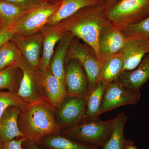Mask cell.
Here are the masks:
<instances>
[{
    "label": "cell",
    "mask_w": 149,
    "mask_h": 149,
    "mask_svg": "<svg viewBox=\"0 0 149 149\" xmlns=\"http://www.w3.org/2000/svg\"><path fill=\"white\" fill-rule=\"evenodd\" d=\"M107 9L105 4L85 8L54 25L61 32L71 33L86 43L97 59L100 35L108 22Z\"/></svg>",
    "instance_id": "obj_1"
},
{
    "label": "cell",
    "mask_w": 149,
    "mask_h": 149,
    "mask_svg": "<svg viewBox=\"0 0 149 149\" xmlns=\"http://www.w3.org/2000/svg\"><path fill=\"white\" fill-rule=\"evenodd\" d=\"M55 109L42 98L21 111L19 128L27 141L38 144L46 136L59 134L61 128L56 120Z\"/></svg>",
    "instance_id": "obj_2"
},
{
    "label": "cell",
    "mask_w": 149,
    "mask_h": 149,
    "mask_svg": "<svg viewBox=\"0 0 149 149\" xmlns=\"http://www.w3.org/2000/svg\"><path fill=\"white\" fill-rule=\"evenodd\" d=\"M108 21L121 29L149 16V0H118L107 9Z\"/></svg>",
    "instance_id": "obj_3"
},
{
    "label": "cell",
    "mask_w": 149,
    "mask_h": 149,
    "mask_svg": "<svg viewBox=\"0 0 149 149\" xmlns=\"http://www.w3.org/2000/svg\"><path fill=\"white\" fill-rule=\"evenodd\" d=\"M114 118L107 120H84L77 125L64 129L65 136L85 144L102 148L109 139Z\"/></svg>",
    "instance_id": "obj_4"
},
{
    "label": "cell",
    "mask_w": 149,
    "mask_h": 149,
    "mask_svg": "<svg viewBox=\"0 0 149 149\" xmlns=\"http://www.w3.org/2000/svg\"><path fill=\"white\" fill-rule=\"evenodd\" d=\"M61 0H55L29 10L10 29L14 34L34 35L40 32L48 20L58 10Z\"/></svg>",
    "instance_id": "obj_5"
},
{
    "label": "cell",
    "mask_w": 149,
    "mask_h": 149,
    "mask_svg": "<svg viewBox=\"0 0 149 149\" xmlns=\"http://www.w3.org/2000/svg\"><path fill=\"white\" fill-rule=\"evenodd\" d=\"M141 98L140 91L125 87L117 79L107 84L100 114L123 106L136 104L140 101Z\"/></svg>",
    "instance_id": "obj_6"
},
{
    "label": "cell",
    "mask_w": 149,
    "mask_h": 149,
    "mask_svg": "<svg viewBox=\"0 0 149 149\" xmlns=\"http://www.w3.org/2000/svg\"><path fill=\"white\" fill-rule=\"evenodd\" d=\"M72 59L77 60L83 67L88 78L90 90L98 81L100 65L96 56L93 55L89 47L74 37L69 47L66 63Z\"/></svg>",
    "instance_id": "obj_7"
},
{
    "label": "cell",
    "mask_w": 149,
    "mask_h": 149,
    "mask_svg": "<svg viewBox=\"0 0 149 149\" xmlns=\"http://www.w3.org/2000/svg\"><path fill=\"white\" fill-rule=\"evenodd\" d=\"M35 74L41 97L56 109L66 97L65 85L52 73L49 68L37 70Z\"/></svg>",
    "instance_id": "obj_8"
},
{
    "label": "cell",
    "mask_w": 149,
    "mask_h": 149,
    "mask_svg": "<svg viewBox=\"0 0 149 149\" xmlns=\"http://www.w3.org/2000/svg\"><path fill=\"white\" fill-rule=\"evenodd\" d=\"M129 41L120 29L108 22L99 38L97 60L100 67L108 57L123 49Z\"/></svg>",
    "instance_id": "obj_9"
},
{
    "label": "cell",
    "mask_w": 149,
    "mask_h": 149,
    "mask_svg": "<svg viewBox=\"0 0 149 149\" xmlns=\"http://www.w3.org/2000/svg\"><path fill=\"white\" fill-rule=\"evenodd\" d=\"M83 67L76 60H70L65 65V84L67 96L87 97L89 81Z\"/></svg>",
    "instance_id": "obj_10"
},
{
    "label": "cell",
    "mask_w": 149,
    "mask_h": 149,
    "mask_svg": "<svg viewBox=\"0 0 149 149\" xmlns=\"http://www.w3.org/2000/svg\"><path fill=\"white\" fill-rule=\"evenodd\" d=\"M86 97L67 96L58 108L59 124L64 129L73 127L83 120Z\"/></svg>",
    "instance_id": "obj_11"
},
{
    "label": "cell",
    "mask_w": 149,
    "mask_h": 149,
    "mask_svg": "<svg viewBox=\"0 0 149 149\" xmlns=\"http://www.w3.org/2000/svg\"><path fill=\"white\" fill-rule=\"evenodd\" d=\"M21 52L22 56L35 71L39 69L42 51L41 32L30 35L14 34L11 40Z\"/></svg>",
    "instance_id": "obj_12"
},
{
    "label": "cell",
    "mask_w": 149,
    "mask_h": 149,
    "mask_svg": "<svg viewBox=\"0 0 149 149\" xmlns=\"http://www.w3.org/2000/svg\"><path fill=\"white\" fill-rule=\"evenodd\" d=\"M16 65L22 72L19 87L17 93L24 101L28 104L38 101L42 98L36 79L35 71L23 56Z\"/></svg>",
    "instance_id": "obj_13"
},
{
    "label": "cell",
    "mask_w": 149,
    "mask_h": 149,
    "mask_svg": "<svg viewBox=\"0 0 149 149\" xmlns=\"http://www.w3.org/2000/svg\"><path fill=\"white\" fill-rule=\"evenodd\" d=\"M74 37L71 33L67 32L65 34L57 44L49 66L52 73L65 85L67 56Z\"/></svg>",
    "instance_id": "obj_14"
},
{
    "label": "cell",
    "mask_w": 149,
    "mask_h": 149,
    "mask_svg": "<svg viewBox=\"0 0 149 149\" xmlns=\"http://www.w3.org/2000/svg\"><path fill=\"white\" fill-rule=\"evenodd\" d=\"M40 32L42 37V51L38 69L45 70L49 68L55 47L65 33L55 25H46Z\"/></svg>",
    "instance_id": "obj_15"
},
{
    "label": "cell",
    "mask_w": 149,
    "mask_h": 149,
    "mask_svg": "<svg viewBox=\"0 0 149 149\" xmlns=\"http://www.w3.org/2000/svg\"><path fill=\"white\" fill-rule=\"evenodd\" d=\"M21 110L15 106H10L4 112L0 120V141H10L17 137H25L18 125L19 116Z\"/></svg>",
    "instance_id": "obj_16"
},
{
    "label": "cell",
    "mask_w": 149,
    "mask_h": 149,
    "mask_svg": "<svg viewBox=\"0 0 149 149\" xmlns=\"http://www.w3.org/2000/svg\"><path fill=\"white\" fill-rule=\"evenodd\" d=\"M123 52L124 58L123 72L133 70L141 63L144 56L149 53V42L138 39L129 40Z\"/></svg>",
    "instance_id": "obj_17"
},
{
    "label": "cell",
    "mask_w": 149,
    "mask_h": 149,
    "mask_svg": "<svg viewBox=\"0 0 149 149\" xmlns=\"http://www.w3.org/2000/svg\"><path fill=\"white\" fill-rule=\"evenodd\" d=\"M104 4V0H61L59 8L49 18L46 25L57 24L82 9Z\"/></svg>",
    "instance_id": "obj_18"
},
{
    "label": "cell",
    "mask_w": 149,
    "mask_h": 149,
    "mask_svg": "<svg viewBox=\"0 0 149 149\" xmlns=\"http://www.w3.org/2000/svg\"><path fill=\"white\" fill-rule=\"evenodd\" d=\"M149 79V53L144 56L141 63L130 71H123L118 80L127 88L140 91Z\"/></svg>",
    "instance_id": "obj_19"
},
{
    "label": "cell",
    "mask_w": 149,
    "mask_h": 149,
    "mask_svg": "<svg viewBox=\"0 0 149 149\" xmlns=\"http://www.w3.org/2000/svg\"><path fill=\"white\" fill-rule=\"evenodd\" d=\"M124 65L123 49L110 56L100 66L98 81L107 84L117 80L123 72Z\"/></svg>",
    "instance_id": "obj_20"
},
{
    "label": "cell",
    "mask_w": 149,
    "mask_h": 149,
    "mask_svg": "<svg viewBox=\"0 0 149 149\" xmlns=\"http://www.w3.org/2000/svg\"><path fill=\"white\" fill-rule=\"evenodd\" d=\"M107 84L98 81L89 90L86 97V107L83 121L99 119L100 110Z\"/></svg>",
    "instance_id": "obj_21"
},
{
    "label": "cell",
    "mask_w": 149,
    "mask_h": 149,
    "mask_svg": "<svg viewBox=\"0 0 149 149\" xmlns=\"http://www.w3.org/2000/svg\"><path fill=\"white\" fill-rule=\"evenodd\" d=\"M109 139L102 149H125L128 140L125 139L124 129L127 117L121 112L114 118Z\"/></svg>",
    "instance_id": "obj_22"
},
{
    "label": "cell",
    "mask_w": 149,
    "mask_h": 149,
    "mask_svg": "<svg viewBox=\"0 0 149 149\" xmlns=\"http://www.w3.org/2000/svg\"><path fill=\"white\" fill-rule=\"evenodd\" d=\"M49 136L43 138L38 143L48 149H98L97 147L75 141L59 134Z\"/></svg>",
    "instance_id": "obj_23"
},
{
    "label": "cell",
    "mask_w": 149,
    "mask_h": 149,
    "mask_svg": "<svg viewBox=\"0 0 149 149\" xmlns=\"http://www.w3.org/2000/svg\"><path fill=\"white\" fill-rule=\"evenodd\" d=\"M29 10H26L10 3L0 1V22L1 30H6Z\"/></svg>",
    "instance_id": "obj_24"
},
{
    "label": "cell",
    "mask_w": 149,
    "mask_h": 149,
    "mask_svg": "<svg viewBox=\"0 0 149 149\" xmlns=\"http://www.w3.org/2000/svg\"><path fill=\"white\" fill-rule=\"evenodd\" d=\"M22 76L21 70L16 64L0 71V90H7L16 93Z\"/></svg>",
    "instance_id": "obj_25"
},
{
    "label": "cell",
    "mask_w": 149,
    "mask_h": 149,
    "mask_svg": "<svg viewBox=\"0 0 149 149\" xmlns=\"http://www.w3.org/2000/svg\"><path fill=\"white\" fill-rule=\"evenodd\" d=\"M21 52L12 40L0 46V71L16 64L22 57Z\"/></svg>",
    "instance_id": "obj_26"
},
{
    "label": "cell",
    "mask_w": 149,
    "mask_h": 149,
    "mask_svg": "<svg viewBox=\"0 0 149 149\" xmlns=\"http://www.w3.org/2000/svg\"><path fill=\"white\" fill-rule=\"evenodd\" d=\"M129 40H142L149 42V16L143 21L120 29Z\"/></svg>",
    "instance_id": "obj_27"
},
{
    "label": "cell",
    "mask_w": 149,
    "mask_h": 149,
    "mask_svg": "<svg viewBox=\"0 0 149 149\" xmlns=\"http://www.w3.org/2000/svg\"><path fill=\"white\" fill-rule=\"evenodd\" d=\"M29 104L22 100L16 93L0 91V120L4 112L9 107H18L22 111Z\"/></svg>",
    "instance_id": "obj_28"
},
{
    "label": "cell",
    "mask_w": 149,
    "mask_h": 149,
    "mask_svg": "<svg viewBox=\"0 0 149 149\" xmlns=\"http://www.w3.org/2000/svg\"><path fill=\"white\" fill-rule=\"evenodd\" d=\"M10 3L11 4L29 10L46 3L55 0H0Z\"/></svg>",
    "instance_id": "obj_29"
},
{
    "label": "cell",
    "mask_w": 149,
    "mask_h": 149,
    "mask_svg": "<svg viewBox=\"0 0 149 149\" xmlns=\"http://www.w3.org/2000/svg\"><path fill=\"white\" fill-rule=\"evenodd\" d=\"M26 137H21L17 140H10L1 143V149H22V146L23 143L27 141Z\"/></svg>",
    "instance_id": "obj_30"
},
{
    "label": "cell",
    "mask_w": 149,
    "mask_h": 149,
    "mask_svg": "<svg viewBox=\"0 0 149 149\" xmlns=\"http://www.w3.org/2000/svg\"><path fill=\"white\" fill-rule=\"evenodd\" d=\"M14 34L10 29L6 30L0 29V46L11 40Z\"/></svg>",
    "instance_id": "obj_31"
},
{
    "label": "cell",
    "mask_w": 149,
    "mask_h": 149,
    "mask_svg": "<svg viewBox=\"0 0 149 149\" xmlns=\"http://www.w3.org/2000/svg\"><path fill=\"white\" fill-rule=\"evenodd\" d=\"M24 143H25V149H45L37 146V143H32L27 140L25 141Z\"/></svg>",
    "instance_id": "obj_32"
},
{
    "label": "cell",
    "mask_w": 149,
    "mask_h": 149,
    "mask_svg": "<svg viewBox=\"0 0 149 149\" xmlns=\"http://www.w3.org/2000/svg\"><path fill=\"white\" fill-rule=\"evenodd\" d=\"M118 0H104V1L105 4L107 8V9L111 6L116 2Z\"/></svg>",
    "instance_id": "obj_33"
},
{
    "label": "cell",
    "mask_w": 149,
    "mask_h": 149,
    "mask_svg": "<svg viewBox=\"0 0 149 149\" xmlns=\"http://www.w3.org/2000/svg\"><path fill=\"white\" fill-rule=\"evenodd\" d=\"M125 149H138L135 145H134L133 142L128 141V144L126 146Z\"/></svg>",
    "instance_id": "obj_34"
},
{
    "label": "cell",
    "mask_w": 149,
    "mask_h": 149,
    "mask_svg": "<svg viewBox=\"0 0 149 149\" xmlns=\"http://www.w3.org/2000/svg\"><path fill=\"white\" fill-rule=\"evenodd\" d=\"M1 143L0 141V149H1Z\"/></svg>",
    "instance_id": "obj_35"
},
{
    "label": "cell",
    "mask_w": 149,
    "mask_h": 149,
    "mask_svg": "<svg viewBox=\"0 0 149 149\" xmlns=\"http://www.w3.org/2000/svg\"><path fill=\"white\" fill-rule=\"evenodd\" d=\"M1 28V22H0V29Z\"/></svg>",
    "instance_id": "obj_36"
}]
</instances>
